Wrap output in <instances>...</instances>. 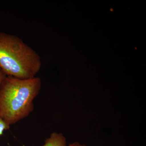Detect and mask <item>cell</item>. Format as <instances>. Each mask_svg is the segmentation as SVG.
I'll return each mask as SVG.
<instances>
[{
    "label": "cell",
    "instance_id": "obj_1",
    "mask_svg": "<svg viewBox=\"0 0 146 146\" xmlns=\"http://www.w3.org/2000/svg\"><path fill=\"white\" fill-rule=\"evenodd\" d=\"M38 77L21 79L6 76L0 84V117L9 125L27 117L33 111V100L41 88Z\"/></svg>",
    "mask_w": 146,
    "mask_h": 146
},
{
    "label": "cell",
    "instance_id": "obj_2",
    "mask_svg": "<svg viewBox=\"0 0 146 146\" xmlns=\"http://www.w3.org/2000/svg\"><path fill=\"white\" fill-rule=\"evenodd\" d=\"M42 66L38 54L15 35L0 33V68L7 76L33 78Z\"/></svg>",
    "mask_w": 146,
    "mask_h": 146
},
{
    "label": "cell",
    "instance_id": "obj_3",
    "mask_svg": "<svg viewBox=\"0 0 146 146\" xmlns=\"http://www.w3.org/2000/svg\"><path fill=\"white\" fill-rule=\"evenodd\" d=\"M66 138L61 133L54 132L46 139L42 146H67Z\"/></svg>",
    "mask_w": 146,
    "mask_h": 146
},
{
    "label": "cell",
    "instance_id": "obj_4",
    "mask_svg": "<svg viewBox=\"0 0 146 146\" xmlns=\"http://www.w3.org/2000/svg\"><path fill=\"white\" fill-rule=\"evenodd\" d=\"M10 126L7 124L0 117V136L3 134L5 130L9 129Z\"/></svg>",
    "mask_w": 146,
    "mask_h": 146
},
{
    "label": "cell",
    "instance_id": "obj_5",
    "mask_svg": "<svg viewBox=\"0 0 146 146\" xmlns=\"http://www.w3.org/2000/svg\"><path fill=\"white\" fill-rule=\"evenodd\" d=\"M6 76L5 74L3 72V71L0 68V84L3 81L4 79Z\"/></svg>",
    "mask_w": 146,
    "mask_h": 146
},
{
    "label": "cell",
    "instance_id": "obj_6",
    "mask_svg": "<svg viewBox=\"0 0 146 146\" xmlns=\"http://www.w3.org/2000/svg\"><path fill=\"white\" fill-rule=\"evenodd\" d=\"M67 146H86L84 145H82V144L78 142H74V143H72V144H69Z\"/></svg>",
    "mask_w": 146,
    "mask_h": 146
}]
</instances>
